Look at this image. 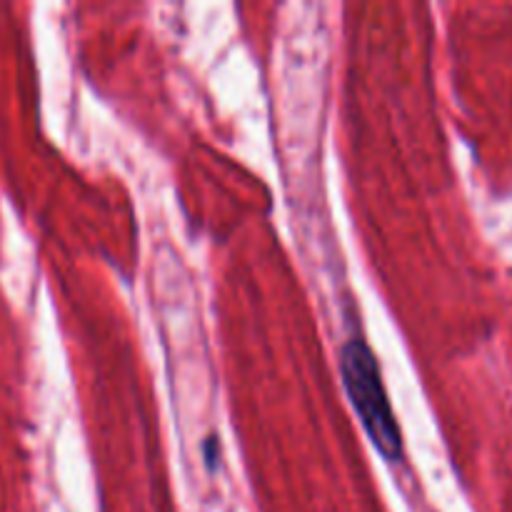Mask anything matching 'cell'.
<instances>
[{"instance_id":"1","label":"cell","mask_w":512,"mask_h":512,"mask_svg":"<svg viewBox=\"0 0 512 512\" xmlns=\"http://www.w3.org/2000/svg\"><path fill=\"white\" fill-rule=\"evenodd\" d=\"M340 373H343L345 390L353 400L355 413L375 448L388 460H400L403 435H400L390 395L385 390L380 365L365 340L350 338L340 348Z\"/></svg>"}]
</instances>
